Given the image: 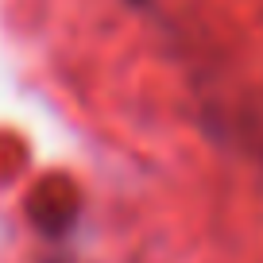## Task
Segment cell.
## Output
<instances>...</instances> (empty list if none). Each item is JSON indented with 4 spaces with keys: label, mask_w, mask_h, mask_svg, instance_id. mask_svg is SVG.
Returning <instances> with one entry per match:
<instances>
[{
    "label": "cell",
    "mask_w": 263,
    "mask_h": 263,
    "mask_svg": "<svg viewBox=\"0 0 263 263\" xmlns=\"http://www.w3.org/2000/svg\"><path fill=\"white\" fill-rule=\"evenodd\" d=\"M31 217L43 232H62L66 224L74 221V201H70V194H50L43 186L31 197Z\"/></svg>",
    "instance_id": "6da1fadb"
}]
</instances>
